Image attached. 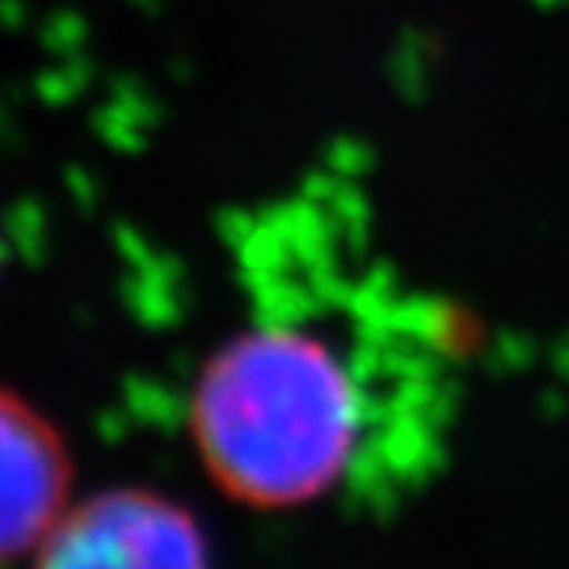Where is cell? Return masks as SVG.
Returning <instances> with one entry per match:
<instances>
[{"instance_id":"1","label":"cell","mask_w":569,"mask_h":569,"mask_svg":"<svg viewBox=\"0 0 569 569\" xmlns=\"http://www.w3.org/2000/svg\"><path fill=\"white\" fill-rule=\"evenodd\" d=\"M192 436L207 470L237 501L306 505L357 467L368 391L322 330L264 322L227 340L199 371Z\"/></svg>"},{"instance_id":"2","label":"cell","mask_w":569,"mask_h":569,"mask_svg":"<svg viewBox=\"0 0 569 569\" xmlns=\"http://www.w3.org/2000/svg\"><path fill=\"white\" fill-rule=\"evenodd\" d=\"M31 569H210V549L182 505L120 487L69 505Z\"/></svg>"},{"instance_id":"3","label":"cell","mask_w":569,"mask_h":569,"mask_svg":"<svg viewBox=\"0 0 569 569\" xmlns=\"http://www.w3.org/2000/svg\"><path fill=\"white\" fill-rule=\"evenodd\" d=\"M69 457L59 429L0 388V566L34 556L69 501Z\"/></svg>"}]
</instances>
